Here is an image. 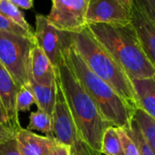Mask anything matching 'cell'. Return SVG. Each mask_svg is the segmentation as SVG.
<instances>
[{
    "instance_id": "cell-2",
    "label": "cell",
    "mask_w": 155,
    "mask_h": 155,
    "mask_svg": "<svg viewBox=\"0 0 155 155\" xmlns=\"http://www.w3.org/2000/svg\"><path fill=\"white\" fill-rule=\"evenodd\" d=\"M63 52L77 79L97 106L104 120L110 126L130 130L136 110L89 68L71 43L69 33L64 44Z\"/></svg>"
},
{
    "instance_id": "cell-12",
    "label": "cell",
    "mask_w": 155,
    "mask_h": 155,
    "mask_svg": "<svg viewBox=\"0 0 155 155\" xmlns=\"http://www.w3.org/2000/svg\"><path fill=\"white\" fill-rule=\"evenodd\" d=\"M15 139L22 155H48L57 141L55 138L38 135L22 127L16 132Z\"/></svg>"
},
{
    "instance_id": "cell-26",
    "label": "cell",
    "mask_w": 155,
    "mask_h": 155,
    "mask_svg": "<svg viewBox=\"0 0 155 155\" xmlns=\"http://www.w3.org/2000/svg\"><path fill=\"white\" fill-rule=\"evenodd\" d=\"M48 155H72V154L69 147L57 140L55 144L52 146V148L50 149Z\"/></svg>"
},
{
    "instance_id": "cell-1",
    "label": "cell",
    "mask_w": 155,
    "mask_h": 155,
    "mask_svg": "<svg viewBox=\"0 0 155 155\" xmlns=\"http://www.w3.org/2000/svg\"><path fill=\"white\" fill-rule=\"evenodd\" d=\"M57 78L70 114L81 138L98 155H101V141L105 130L110 126L102 118L71 69L62 49V58L56 69Z\"/></svg>"
},
{
    "instance_id": "cell-18",
    "label": "cell",
    "mask_w": 155,
    "mask_h": 155,
    "mask_svg": "<svg viewBox=\"0 0 155 155\" xmlns=\"http://www.w3.org/2000/svg\"><path fill=\"white\" fill-rule=\"evenodd\" d=\"M101 151V154L105 155H124L116 127L109 126L105 130L102 137Z\"/></svg>"
},
{
    "instance_id": "cell-21",
    "label": "cell",
    "mask_w": 155,
    "mask_h": 155,
    "mask_svg": "<svg viewBox=\"0 0 155 155\" xmlns=\"http://www.w3.org/2000/svg\"><path fill=\"white\" fill-rule=\"evenodd\" d=\"M35 104V98L30 87H21L17 94V110L18 112H26Z\"/></svg>"
},
{
    "instance_id": "cell-19",
    "label": "cell",
    "mask_w": 155,
    "mask_h": 155,
    "mask_svg": "<svg viewBox=\"0 0 155 155\" xmlns=\"http://www.w3.org/2000/svg\"><path fill=\"white\" fill-rule=\"evenodd\" d=\"M0 14H2L25 30L34 33L20 9L10 3L8 0H0Z\"/></svg>"
},
{
    "instance_id": "cell-29",
    "label": "cell",
    "mask_w": 155,
    "mask_h": 155,
    "mask_svg": "<svg viewBox=\"0 0 155 155\" xmlns=\"http://www.w3.org/2000/svg\"><path fill=\"white\" fill-rule=\"evenodd\" d=\"M0 121H1L2 124L9 126L8 120V116H7V113L5 111V109L3 107V104L1 102V100H0Z\"/></svg>"
},
{
    "instance_id": "cell-30",
    "label": "cell",
    "mask_w": 155,
    "mask_h": 155,
    "mask_svg": "<svg viewBox=\"0 0 155 155\" xmlns=\"http://www.w3.org/2000/svg\"><path fill=\"white\" fill-rule=\"evenodd\" d=\"M0 124H2V123H1V121H0ZM4 125H5V124H4Z\"/></svg>"
},
{
    "instance_id": "cell-17",
    "label": "cell",
    "mask_w": 155,
    "mask_h": 155,
    "mask_svg": "<svg viewBox=\"0 0 155 155\" xmlns=\"http://www.w3.org/2000/svg\"><path fill=\"white\" fill-rule=\"evenodd\" d=\"M28 130H38L46 134L47 137L55 138L53 134V120L52 116L38 110L29 115V122L27 127Z\"/></svg>"
},
{
    "instance_id": "cell-16",
    "label": "cell",
    "mask_w": 155,
    "mask_h": 155,
    "mask_svg": "<svg viewBox=\"0 0 155 155\" xmlns=\"http://www.w3.org/2000/svg\"><path fill=\"white\" fill-rule=\"evenodd\" d=\"M133 120L139 125L145 140L155 155V120L140 109L135 110Z\"/></svg>"
},
{
    "instance_id": "cell-14",
    "label": "cell",
    "mask_w": 155,
    "mask_h": 155,
    "mask_svg": "<svg viewBox=\"0 0 155 155\" xmlns=\"http://www.w3.org/2000/svg\"><path fill=\"white\" fill-rule=\"evenodd\" d=\"M136 100L137 109L155 120V78L130 80Z\"/></svg>"
},
{
    "instance_id": "cell-11",
    "label": "cell",
    "mask_w": 155,
    "mask_h": 155,
    "mask_svg": "<svg viewBox=\"0 0 155 155\" xmlns=\"http://www.w3.org/2000/svg\"><path fill=\"white\" fill-rule=\"evenodd\" d=\"M131 24L143 52L155 68V25L149 20L135 3L132 9Z\"/></svg>"
},
{
    "instance_id": "cell-9",
    "label": "cell",
    "mask_w": 155,
    "mask_h": 155,
    "mask_svg": "<svg viewBox=\"0 0 155 155\" xmlns=\"http://www.w3.org/2000/svg\"><path fill=\"white\" fill-rule=\"evenodd\" d=\"M36 45L45 53L54 68H58L68 33L57 29L43 15L36 16Z\"/></svg>"
},
{
    "instance_id": "cell-5",
    "label": "cell",
    "mask_w": 155,
    "mask_h": 155,
    "mask_svg": "<svg viewBox=\"0 0 155 155\" xmlns=\"http://www.w3.org/2000/svg\"><path fill=\"white\" fill-rule=\"evenodd\" d=\"M35 45L28 38L0 31V63L18 88L30 87V57Z\"/></svg>"
},
{
    "instance_id": "cell-3",
    "label": "cell",
    "mask_w": 155,
    "mask_h": 155,
    "mask_svg": "<svg viewBox=\"0 0 155 155\" xmlns=\"http://www.w3.org/2000/svg\"><path fill=\"white\" fill-rule=\"evenodd\" d=\"M87 27L130 80L155 78V68L143 52L131 22L126 25L91 24Z\"/></svg>"
},
{
    "instance_id": "cell-24",
    "label": "cell",
    "mask_w": 155,
    "mask_h": 155,
    "mask_svg": "<svg viewBox=\"0 0 155 155\" xmlns=\"http://www.w3.org/2000/svg\"><path fill=\"white\" fill-rule=\"evenodd\" d=\"M135 5L155 25V0H134Z\"/></svg>"
},
{
    "instance_id": "cell-13",
    "label": "cell",
    "mask_w": 155,
    "mask_h": 155,
    "mask_svg": "<svg viewBox=\"0 0 155 155\" xmlns=\"http://www.w3.org/2000/svg\"><path fill=\"white\" fill-rule=\"evenodd\" d=\"M30 78L40 85L49 86L56 82L57 72L45 53L37 46L30 57Z\"/></svg>"
},
{
    "instance_id": "cell-27",
    "label": "cell",
    "mask_w": 155,
    "mask_h": 155,
    "mask_svg": "<svg viewBox=\"0 0 155 155\" xmlns=\"http://www.w3.org/2000/svg\"><path fill=\"white\" fill-rule=\"evenodd\" d=\"M16 131L8 125L0 124V142L6 141L15 137Z\"/></svg>"
},
{
    "instance_id": "cell-8",
    "label": "cell",
    "mask_w": 155,
    "mask_h": 155,
    "mask_svg": "<svg viewBox=\"0 0 155 155\" xmlns=\"http://www.w3.org/2000/svg\"><path fill=\"white\" fill-rule=\"evenodd\" d=\"M134 0H91L87 26L91 24L126 25L131 22Z\"/></svg>"
},
{
    "instance_id": "cell-7",
    "label": "cell",
    "mask_w": 155,
    "mask_h": 155,
    "mask_svg": "<svg viewBox=\"0 0 155 155\" xmlns=\"http://www.w3.org/2000/svg\"><path fill=\"white\" fill-rule=\"evenodd\" d=\"M91 0H51L48 20L59 31L78 33L87 28V12Z\"/></svg>"
},
{
    "instance_id": "cell-20",
    "label": "cell",
    "mask_w": 155,
    "mask_h": 155,
    "mask_svg": "<svg viewBox=\"0 0 155 155\" xmlns=\"http://www.w3.org/2000/svg\"><path fill=\"white\" fill-rule=\"evenodd\" d=\"M127 132L133 139V140L136 142L138 149H139L140 155H154L151 149L150 148L147 141L145 140L139 125L137 124V122L133 119L131 121V127L130 130H127Z\"/></svg>"
},
{
    "instance_id": "cell-10",
    "label": "cell",
    "mask_w": 155,
    "mask_h": 155,
    "mask_svg": "<svg viewBox=\"0 0 155 155\" xmlns=\"http://www.w3.org/2000/svg\"><path fill=\"white\" fill-rule=\"evenodd\" d=\"M18 87L8 71L0 63V100L8 116V125L16 132L21 128L17 110Z\"/></svg>"
},
{
    "instance_id": "cell-23",
    "label": "cell",
    "mask_w": 155,
    "mask_h": 155,
    "mask_svg": "<svg viewBox=\"0 0 155 155\" xmlns=\"http://www.w3.org/2000/svg\"><path fill=\"white\" fill-rule=\"evenodd\" d=\"M118 135L120 140L121 147L124 155H140L138 146L133 139L129 135L126 130L122 128H116Z\"/></svg>"
},
{
    "instance_id": "cell-6",
    "label": "cell",
    "mask_w": 155,
    "mask_h": 155,
    "mask_svg": "<svg viewBox=\"0 0 155 155\" xmlns=\"http://www.w3.org/2000/svg\"><path fill=\"white\" fill-rule=\"evenodd\" d=\"M52 120L55 139L69 147L72 155H98L81 138L67 105L58 78L56 79V101Z\"/></svg>"
},
{
    "instance_id": "cell-4",
    "label": "cell",
    "mask_w": 155,
    "mask_h": 155,
    "mask_svg": "<svg viewBox=\"0 0 155 155\" xmlns=\"http://www.w3.org/2000/svg\"><path fill=\"white\" fill-rule=\"evenodd\" d=\"M71 43L89 68L109 84L132 109L137 110L130 81L110 54L97 41L88 27L78 33H69Z\"/></svg>"
},
{
    "instance_id": "cell-25",
    "label": "cell",
    "mask_w": 155,
    "mask_h": 155,
    "mask_svg": "<svg viewBox=\"0 0 155 155\" xmlns=\"http://www.w3.org/2000/svg\"><path fill=\"white\" fill-rule=\"evenodd\" d=\"M0 155H22L18 150L15 137L0 142Z\"/></svg>"
},
{
    "instance_id": "cell-22",
    "label": "cell",
    "mask_w": 155,
    "mask_h": 155,
    "mask_svg": "<svg viewBox=\"0 0 155 155\" xmlns=\"http://www.w3.org/2000/svg\"><path fill=\"white\" fill-rule=\"evenodd\" d=\"M0 31L12 33V34L18 35V36L28 38L35 41L34 33L25 30L24 28H22L18 25H17L16 23H14L13 21H11L5 16H3L2 14H0Z\"/></svg>"
},
{
    "instance_id": "cell-15",
    "label": "cell",
    "mask_w": 155,
    "mask_h": 155,
    "mask_svg": "<svg viewBox=\"0 0 155 155\" xmlns=\"http://www.w3.org/2000/svg\"><path fill=\"white\" fill-rule=\"evenodd\" d=\"M29 85L38 110L52 116L56 101V82L53 85L45 86L37 83L30 78Z\"/></svg>"
},
{
    "instance_id": "cell-28",
    "label": "cell",
    "mask_w": 155,
    "mask_h": 155,
    "mask_svg": "<svg viewBox=\"0 0 155 155\" xmlns=\"http://www.w3.org/2000/svg\"><path fill=\"white\" fill-rule=\"evenodd\" d=\"M8 1L17 8L22 9H30L34 7L33 0H8Z\"/></svg>"
}]
</instances>
